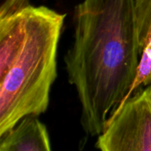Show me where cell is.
Wrapping results in <instances>:
<instances>
[{
    "mask_svg": "<svg viewBox=\"0 0 151 151\" xmlns=\"http://www.w3.org/2000/svg\"><path fill=\"white\" fill-rule=\"evenodd\" d=\"M73 41L65 56L68 82L81 104V125L98 136L126 99L140 61L134 0H82L73 14Z\"/></svg>",
    "mask_w": 151,
    "mask_h": 151,
    "instance_id": "1",
    "label": "cell"
},
{
    "mask_svg": "<svg viewBox=\"0 0 151 151\" xmlns=\"http://www.w3.org/2000/svg\"><path fill=\"white\" fill-rule=\"evenodd\" d=\"M65 17L45 5L27 7L24 42L0 77V136L24 117L48 110Z\"/></svg>",
    "mask_w": 151,
    "mask_h": 151,
    "instance_id": "2",
    "label": "cell"
},
{
    "mask_svg": "<svg viewBox=\"0 0 151 151\" xmlns=\"http://www.w3.org/2000/svg\"><path fill=\"white\" fill-rule=\"evenodd\" d=\"M102 151H151V83L122 101L97 136Z\"/></svg>",
    "mask_w": 151,
    "mask_h": 151,
    "instance_id": "3",
    "label": "cell"
},
{
    "mask_svg": "<svg viewBox=\"0 0 151 151\" xmlns=\"http://www.w3.org/2000/svg\"><path fill=\"white\" fill-rule=\"evenodd\" d=\"M30 0H4L0 6V77L10 68L25 39Z\"/></svg>",
    "mask_w": 151,
    "mask_h": 151,
    "instance_id": "4",
    "label": "cell"
},
{
    "mask_svg": "<svg viewBox=\"0 0 151 151\" xmlns=\"http://www.w3.org/2000/svg\"><path fill=\"white\" fill-rule=\"evenodd\" d=\"M51 142L46 126L36 115L21 119L0 136V151H50Z\"/></svg>",
    "mask_w": 151,
    "mask_h": 151,
    "instance_id": "5",
    "label": "cell"
},
{
    "mask_svg": "<svg viewBox=\"0 0 151 151\" xmlns=\"http://www.w3.org/2000/svg\"><path fill=\"white\" fill-rule=\"evenodd\" d=\"M134 21L141 58L151 42V0H134Z\"/></svg>",
    "mask_w": 151,
    "mask_h": 151,
    "instance_id": "6",
    "label": "cell"
}]
</instances>
